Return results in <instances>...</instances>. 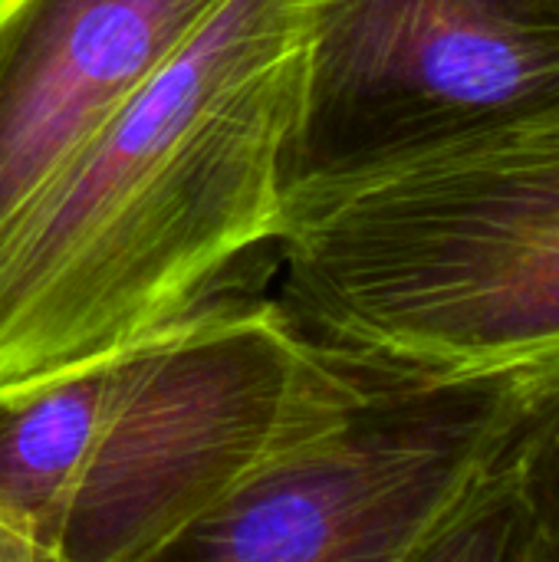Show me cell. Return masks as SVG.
<instances>
[{
  "mask_svg": "<svg viewBox=\"0 0 559 562\" xmlns=\"http://www.w3.org/2000/svg\"><path fill=\"white\" fill-rule=\"evenodd\" d=\"M303 0H224L0 240V385L115 356L191 316L283 231Z\"/></svg>",
  "mask_w": 559,
  "mask_h": 562,
  "instance_id": "cell-1",
  "label": "cell"
},
{
  "mask_svg": "<svg viewBox=\"0 0 559 562\" xmlns=\"http://www.w3.org/2000/svg\"><path fill=\"white\" fill-rule=\"evenodd\" d=\"M277 240L306 336L441 375L559 362V115L310 201Z\"/></svg>",
  "mask_w": 559,
  "mask_h": 562,
  "instance_id": "cell-2",
  "label": "cell"
},
{
  "mask_svg": "<svg viewBox=\"0 0 559 562\" xmlns=\"http://www.w3.org/2000/svg\"><path fill=\"white\" fill-rule=\"evenodd\" d=\"M557 369L441 375L297 329L260 461L161 560L432 562Z\"/></svg>",
  "mask_w": 559,
  "mask_h": 562,
  "instance_id": "cell-3",
  "label": "cell"
},
{
  "mask_svg": "<svg viewBox=\"0 0 559 562\" xmlns=\"http://www.w3.org/2000/svg\"><path fill=\"white\" fill-rule=\"evenodd\" d=\"M559 115V0H303L283 217Z\"/></svg>",
  "mask_w": 559,
  "mask_h": 562,
  "instance_id": "cell-4",
  "label": "cell"
},
{
  "mask_svg": "<svg viewBox=\"0 0 559 562\" xmlns=\"http://www.w3.org/2000/svg\"><path fill=\"white\" fill-rule=\"evenodd\" d=\"M297 326L273 303L191 313L115 356L56 562H152L260 461Z\"/></svg>",
  "mask_w": 559,
  "mask_h": 562,
  "instance_id": "cell-5",
  "label": "cell"
},
{
  "mask_svg": "<svg viewBox=\"0 0 559 562\" xmlns=\"http://www.w3.org/2000/svg\"><path fill=\"white\" fill-rule=\"evenodd\" d=\"M224 0H0V240Z\"/></svg>",
  "mask_w": 559,
  "mask_h": 562,
  "instance_id": "cell-6",
  "label": "cell"
},
{
  "mask_svg": "<svg viewBox=\"0 0 559 562\" xmlns=\"http://www.w3.org/2000/svg\"><path fill=\"white\" fill-rule=\"evenodd\" d=\"M115 356L0 385V527L36 560L56 562L76 481L99 435Z\"/></svg>",
  "mask_w": 559,
  "mask_h": 562,
  "instance_id": "cell-7",
  "label": "cell"
},
{
  "mask_svg": "<svg viewBox=\"0 0 559 562\" xmlns=\"http://www.w3.org/2000/svg\"><path fill=\"white\" fill-rule=\"evenodd\" d=\"M559 562V369L534 392L432 562Z\"/></svg>",
  "mask_w": 559,
  "mask_h": 562,
  "instance_id": "cell-8",
  "label": "cell"
},
{
  "mask_svg": "<svg viewBox=\"0 0 559 562\" xmlns=\"http://www.w3.org/2000/svg\"><path fill=\"white\" fill-rule=\"evenodd\" d=\"M0 560H36V557H33V550L23 540H16L13 533H7L0 527Z\"/></svg>",
  "mask_w": 559,
  "mask_h": 562,
  "instance_id": "cell-9",
  "label": "cell"
}]
</instances>
